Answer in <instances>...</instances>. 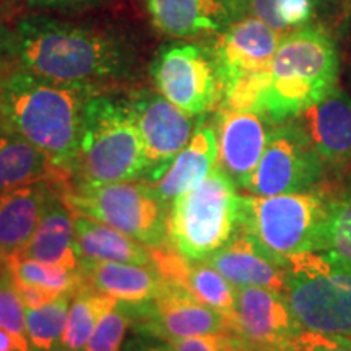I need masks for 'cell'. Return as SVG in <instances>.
<instances>
[{
	"label": "cell",
	"instance_id": "5bb4252c",
	"mask_svg": "<svg viewBox=\"0 0 351 351\" xmlns=\"http://www.w3.org/2000/svg\"><path fill=\"white\" fill-rule=\"evenodd\" d=\"M230 324L251 351H287L300 332L285 296L258 287L236 288Z\"/></svg>",
	"mask_w": 351,
	"mask_h": 351
},
{
	"label": "cell",
	"instance_id": "ab89813d",
	"mask_svg": "<svg viewBox=\"0 0 351 351\" xmlns=\"http://www.w3.org/2000/svg\"><path fill=\"white\" fill-rule=\"evenodd\" d=\"M2 263H3V261H2V258H0V267H2Z\"/></svg>",
	"mask_w": 351,
	"mask_h": 351
},
{
	"label": "cell",
	"instance_id": "4fadbf2b",
	"mask_svg": "<svg viewBox=\"0 0 351 351\" xmlns=\"http://www.w3.org/2000/svg\"><path fill=\"white\" fill-rule=\"evenodd\" d=\"M283 34L257 16L247 15L234 20L207 43L217 75L225 88L241 78L269 72Z\"/></svg>",
	"mask_w": 351,
	"mask_h": 351
},
{
	"label": "cell",
	"instance_id": "2e32d148",
	"mask_svg": "<svg viewBox=\"0 0 351 351\" xmlns=\"http://www.w3.org/2000/svg\"><path fill=\"white\" fill-rule=\"evenodd\" d=\"M326 169L351 168V96L340 88L296 117Z\"/></svg>",
	"mask_w": 351,
	"mask_h": 351
},
{
	"label": "cell",
	"instance_id": "83f0119b",
	"mask_svg": "<svg viewBox=\"0 0 351 351\" xmlns=\"http://www.w3.org/2000/svg\"><path fill=\"white\" fill-rule=\"evenodd\" d=\"M73 295L75 291H65L44 306L25 307L26 332L33 351H49L60 345Z\"/></svg>",
	"mask_w": 351,
	"mask_h": 351
},
{
	"label": "cell",
	"instance_id": "e0dca14e",
	"mask_svg": "<svg viewBox=\"0 0 351 351\" xmlns=\"http://www.w3.org/2000/svg\"><path fill=\"white\" fill-rule=\"evenodd\" d=\"M153 267L165 282L181 287L202 304L231 315L236 307V287L207 262L189 261L169 245L152 247Z\"/></svg>",
	"mask_w": 351,
	"mask_h": 351
},
{
	"label": "cell",
	"instance_id": "e575fe53",
	"mask_svg": "<svg viewBox=\"0 0 351 351\" xmlns=\"http://www.w3.org/2000/svg\"><path fill=\"white\" fill-rule=\"evenodd\" d=\"M15 2L44 10H85L98 7L106 0H15Z\"/></svg>",
	"mask_w": 351,
	"mask_h": 351
},
{
	"label": "cell",
	"instance_id": "d590c367",
	"mask_svg": "<svg viewBox=\"0 0 351 351\" xmlns=\"http://www.w3.org/2000/svg\"><path fill=\"white\" fill-rule=\"evenodd\" d=\"M13 280V278H12ZM16 291L23 301L25 307H39L47 304L52 300H56L57 296L62 295V293H56V291H49V289H44L39 287H34V285H28V283H21V282H15Z\"/></svg>",
	"mask_w": 351,
	"mask_h": 351
},
{
	"label": "cell",
	"instance_id": "4dcf8cb0",
	"mask_svg": "<svg viewBox=\"0 0 351 351\" xmlns=\"http://www.w3.org/2000/svg\"><path fill=\"white\" fill-rule=\"evenodd\" d=\"M0 328L10 333L21 351H33L26 332L25 304L5 263L0 267Z\"/></svg>",
	"mask_w": 351,
	"mask_h": 351
},
{
	"label": "cell",
	"instance_id": "ffe728a7",
	"mask_svg": "<svg viewBox=\"0 0 351 351\" xmlns=\"http://www.w3.org/2000/svg\"><path fill=\"white\" fill-rule=\"evenodd\" d=\"M56 182H36L0 192V258L20 256L41 221Z\"/></svg>",
	"mask_w": 351,
	"mask_h": 351
},
{
	"label": "cell",
	"instance_id": "6da1fadb",
	"mask_svg": "<svg viewBox=\"0 0 351 351\" xmlns=\"http://www.w3.org/2000/svg\"><path fill=\"white\" fill-rule=\"evenodd\" d=\"M3 39L19 67L96 90L129 77L135 60L129 43L119 34L47 15L20 19Z\"/></svg>",
	"mask_w": 351,
	"mask_h": 351
},
{
	"label": "cell",
	"instance_id": "f35d334b",
	"mask_svg": "<svg viewBox=\"0 0 351 351\" xmlns=\"http://www.w3.org/2000/svg\"><path fill=\"white\" fill-rule=\"evenodd\" d=\"M49 351H83V350H72V348H67V346H62V345H57L56 348H52Z\"/></svg>",
	"mask_w": 351,
	"mask_h": 351
},
{
	"label": "cell",
	"instance_id": "d4e9b609",
	"mask_svg": "<svg viewBox=\"0 0 351 351\" xmlns=\"http://www.w3.org/2000/svg\"><path fill=\"white\" fill-rule=\"evenodd\" d=\"M73 221H75L77 251L80 262L153 265L152 247L138 243L116 228L82 213H73Z\"/></svg>",
	"mask_w": 351,
	"mask_h": 351
},
{
	"label": "cell",
	"instance_id": "4316f807",
	"mask_svg": "<svg viewBox=\"0 0 351 351\" xmlns=\"http://www.w3.org/2000/svg\"><path fill=\"white\" fill-rule=\"evenodd\" d=\"M117 302L119 301L114 298L101 295L86 287L78 288L70 302L67 322H65L64 333L60 337V345L72 350L85 348L101 315L116 306Z\"/></svg>",
	"mask_w": 351,
	"mask_h": 351
},
{
	"label": "cell",
	"instance_id": "d6986e66",
	"mask_svg": "<svg viewBox=\"0 0 351 351\" xmlns=\"http://www.w3.org/2000/svg\"><path fill=\"white\" fill-rule=\"evenodd\" d=\"M228 282L241 287H258L283 295L287 269L267 256L243 228L207 261Z\"/></svg>",
	"mask_w": 351,
	"mask_h": 351
},
{
	"label": "cell",
	"instance_id": "9c48e42d",
	"mask_svg": "<svg viewBox=\"0 0 351 351\" xmlns=\"http://www.w3.org/2000/svg\"><path fill=\"white\" fill-rule=\"evenodd\" d=\"M156 90L194 117L217 109L221 85L207 44L173 41L160 47L150 65Z\"/></svg>",
	"mask_w": 351,
	"mask_h": 351
},
{
	"label": "cell",
	"instance_id": "d6a6232c",
	"mask_svg": "<svg viewBox=\"0 0 351 351\" xmlns=\"http://www.w3.org/2000/svg\"><path fill=\"white\" fill-rule=\"evenodd\" d=\"M168 343L174 351H251L243 340L232 333H215L189 339L171 340Z\"/></svg>",
	"mask_w": 351,
	"mask_h": 351
},
{
	"label": "cell",
	"instance_id": "52a82bcc",
	"mask_svg": "<svg viewBox=\"0 0 351 351\" xmlns=\"http://www.w3.org/2000/svg\"><path fill=\"white\" fill-rule=\"evenodd\" d=\"M285 300L300 330L351 337V267L333 265L320 252L291 256Z\"/></svg>",
	"mask_w": 351,
	"mask_h": 351
},
{
	"label": "cell",
	"instance_id": "277c9868",
	"mask_svg": "<svg viewBox=\"0 0 351 351\" xmlns=\"http://www.w3.org/2000/svg\"><path fill=\"white\" fill-rule=\"evenodd\" d=\"M145 169L143 142L127 101L103 93L91 95L83 108L70 184L142 181Z\"/></svg>",
	"mask_w": 351,
	"mask_h": 351
},
{
	"label": "cell",
	"instance_id": "30bf717a",
	"mask_svg": "<svg viewBox=\"0 0 351 351\" xmlns=\"http://www.w3.org/2000/svg\"><path fill=\"white\" fill-rule=\"evenodd\" d=\"M326 165L296 119L276 124L244 191L271 197L309 191L324 184Z\"/></svg>",
	"mask_w": 351,
	"mask_h": 351
},
{
	"label": "cell",
	"instance_id": "44dd1931",
	"mask_svg": "<svg viewBox=\"0 0 351 351\" xmlns=\"http://www.w3.org/2000/svg\"><path fill=\"white\" fill-rule=\"evenodd\" d=\"M60 189L62 187H57L47 199L41 221L20 256L56 263L77 274L80 269V256L77 251L75 221L73 212L60 197Z\"/></svg>",
	"mask_w": 351,
	"mask_h": 351
},
{
	"label": "cell",
	"instance_id": "9a60e30c",
	"mask_svg": "<svg viewBox=\"0 0 351 351\" xmlns=\"http://www.w3.org/2000/svg\"><path fill=\"white\" fill-rule=\"evenodd\" d=\"M213 125L218 138L217 165L236 186L245 189L276 124L262 112L217 108Z\"/></svg>",
	"mask_w": 351,
	"mask_h": 351
},
{
	"label": "cell",
	"instance_id": "7a4b0ae2",
	"mask_svg": "<svg viewBox=\"0 0 351 351\" xmlns=\"http://www.w3.org/2000/svg\"><path fill=\"white\" fill-rule=\"evenodd\" d=\"M91 86L67 85L16 67L0 77V117L72 181L83 108Z\"/></svg>",
	"mask_w": 351,
	"mask_h": 351
},
{
	"label": "cell",
	"instance_id": "74e56055",
	"mask_svg": "<svg viewBox=\"0 0 351 351\" xmlns=\"http://www.w3.org/2000/svg\"><path fill=\"white\" fill-rule=\"evenodd\" d=\"M225 2H226V5L231 8L232 15H234L236 20L249 13L247 0H225Z\"/></svg>",
	"mask_w": 351,
	"mask_h": 351
},
{
	"label": "cell",
	"instance_id": "484cf974",
	"mask_svg": "<svg viewBox=\"0 0 351 351\" xmlns=\"http://www.w3.org/2000/svg\"><path fill=\"white\" fill-rule=\"evenodd\" d=\"M335 5L337 0H247L249 13L282 34L315 25Z\"/></svg>",
	"mask_w": 351,
	"mask_h": 351
},
{
	"label": "cell",
	"instance_id": "ba28073f",
	"mask_svg": "<svg viewBox=\"0 0 351 351\" xmlns=\"http://www.w3.org/2000/svg\"><path fill=\"white\" fill-rule=\"evenodd\" d=\"M60 197L73 213L106 223L148 247L168 245L169 205L165 204L152 184H69L60 189Z\"/></svg>",
	"mask_w": 351,
	"mask_h": 351
},
{
	"label": "cell",
	"instance_id": "5b68a950",
	"mask_svg": "<svg viewBox=\"0 0 351 351\" xmlns=\"http://www.w3.org/2000/svg\"><path fill=\"white\" fill-rule=\"evenodd\" d=\"M337 195L335 189L324 184L293 194L243 195L241 228L285 267L291 256L320 251Z\"/></svg>",
	"mask_w": 351,
	"mask_h": 351
},
{
	"label": "cell",
	"instance_id": "3957f363",
	"mask_svg": "<svg viewBox=\"0 0 351 351\" xmlns=\"http://www.w3.org/2000/svg\"><path fill=\"white\" fill-rule=\"evenodd\" d=\"M339 70V49L324 25L283 34L270 67L262 114L274 124L296 119L337 86Z\"/></svg>",
	"mask_w": 351,
	"mask_h": 351
},
{
	"label": "cell",
	"instance_id": "f546056e",
	"mask_svg": "<svg viewBox=\"0 0 351 351\" xmlns=\"http://www.w3.org/2000/svg\"><path fill=\"white\" fill-rule=\"evenodd\" d=\"M319 252L333 265L351 267V189L333 200Z\"/></svg>",
	"mask_w": 351,
	"mask_h": 351
},
{
	"label": "cell",
	"instance_id": "7c38bea8",
	"mask_svg": "<svg viewBox=\"0 0 351 351\" xmlns=\"http://www.w3.org/2000/svg\"><path fill=\"white\" fill-rule=\"evenodd\" d=\"M125 101L143 142L147 169L142 181L153 186L189 143L197 122L158 90H137Z\"/></svg>",
	"mask_w": 351,
	"mask_h": 351
},
{
	"label": "cell",
	"instance_id": "1f68e13d",
	"mask_svg": "<svg viewBox=\"0 0 351 351\" xmlns=\"http://www.w3.org/2000/svg\"><path fill=\"white\" fill-rule=\"evenodd\" d=\"M129 326V311L124 302H117L101 315L83 351H122Z\"/></svg>",
	"mask_w": 351,
	"mask_h": 351
},
{
	"label": "cell",
	"instance_id": "8fae6325",
	"mask_svg": "<svg viewBox=\"0 0 351 351\" xmlns=\"http://www.w3.org/2000/svg\"><path fill=\"white\" fill-rule=\"evenodd\" d=\"M135 333L165 341L231 333L230 315L202 304L191 293L163 280L158 295L140 304H125Z\"/></svg>",
	"mask_w": 351,
	"mask_h": 351
},
{
	"label": "cell",
	"instance_id": "603a6c76",
	"mask_svg": "<svg viewBox=\"0 0 351 351\" xmlns=\"http://www.w3.org/2000/svg\"><path fill=\"white\" fill-rule=\"evenodd\" d=\"M218 161V138L215 125L205 116L197 119L194 134L182 152L174 158L173 165L153 187L166 205H169L204 181Z\"/></svg>",
	"mask_w": 351,
	"mask_h": 351
},
{
	"label": "cell",
	"instance_id": "8992f818",
	"mask_svg": "<svg viewBox=\"0 0 351 351\" xmlns=\"http://www.w3.org/2000/svg\"><path fill=\"white\" fill-rule=\"evenodd\" d=\"M217 165L207 178L179 195L168 213V245L189 261L204 262L241 230L243 195Z\"/></svg>",
	"mask_w": 351,
	"mask_h": 351
},
{
	"label": "cell",
	"instance_id": "836d02e7",
	"mask_svg": "<svg viewBox=\"0 0 351 351\" xmlns=\"http://www.w3.org/2000/svg\"><path fill=\"white\" fill-rule=\"evenodd\" d=\"M287 351H351V339L300 330Z\"/></svg>",
	"mask_w": 351,
	"mask_h": 351
},
{
	"label": "cell",
	"instance_id": "8d00e7d4",
	"mask_svg": "<svg viewBox=\"0 0 351 351\" xmlns=\"http://www.w3.org/2000/svg\"><path fill=\"white\" fill-rule=\"evenodd\" d=\"M122 351H174V348L168 341L137 333L125 341Z\"/></svg>",
	"mask_w": 351,
	"mask_h": 351
},
{
	"label": "cell",
	"instance_id": "cb8c5ba5",
	"mask_svg": "<svg viewBox=\"0 0 351 351\" xmlns=\"http://www.w3.org/2000/svg\"><path fill=\"white\" fill-rule=\"evenodd\" d=\"M36 182L69 186L70 179L0 117V192Z\"/></svg>",
	"mask_w": 351,
	"mask_h": 351
},
{
	"label": "cell",
	"instance_id": "f1b7e54d",
	"mask_svg": "<svg viewBox=\"0 0 351 351\" xmlns=\"http://www.w3.org/2000/svg\"><path fill=\"white\" fill-rule=\"evenodd\" d=\"M3 263H5L8 274L15 282L34 285V287L56 293H77L78 288L82 287L78 271L73 274V271L65 270L56 263H47L21 256L3 258Z\"/></svg>",
	"mask_w": 351,
	"mask_h": 351
},
{
	"label": "cell",
	"instance_id": "ac0fdd59",
	"mask_svg": "<svg viewBox=\"0 0 351 351\" xmlns=\"http://www.w3.org/2000/svg\"><path fill=\"white\" fill-rule=\"evenodd\" d=\"M152 25L174 39L210 38L232 21L225 0H143Z\"/></svg>",
	"mask_w": 351,
	"mask_h": 351
},
{
	"label": "cell",
	"instance_id": "7402d4cb",
	"mask_svg": "<svg viewBox=\"0 0 351 351\" xmlns=\"http://www.w3.org/2000/svg\"><path fill=\"white\" fill-rule=\"evenodd\" d=\"M82 287L111 296L124 304L150 301L163 287V278L153 265L82 261Z\"/></svg>",
	"mask_w": 351,
	"mask_h": 351
}]
</instances>
